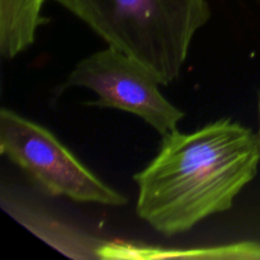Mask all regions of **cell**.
<instances>
[{
	"label": "cell",
	"mask_w": 260,
	"mask_h": 260,
	"mask_svg": "<svg viewBox=\"0 0 260 260\" xmlns=\"http://www.w3.org/2000/svg\"><path fill=\"white\" fill-rule=\"evenodd\" d=\"M162 139L156 156L134 177L137 215L161 235L187 233L229 211L258 173L256 134L230 118Z\"/></svg>",
	"instance_id": "obj_1"
},
{
	"label": "cell",
	"mask_w": 260,
	"mask_h": 260,
	"mask_svg": "<svg viewBox=\"0 0 260 260\" xmlns=\"http://www.w3.org/2000/svg\"><path fill=\"white\" fill-rule=\"evenodd\" d=\"M107 46L149 68L162 85L182 74L193 40L211 18L207 0H53Z\"/></svg>",
	"instance_id": "obj_2"
},
{
	"label": "cell",
	"mask_w": 260,
	"mask_h": 260,
	"mask_svg": "<svg viewBox=\"0 0 260 260\" xmlns=\"http://www.w3.org/2000/svg\"><path fill=\"white\" fill-rule=\"evenodd\" d=\"M0 151L48 196L111 207L127 203L52 132L8 108L0 111Z\"/></svg>",
	"instance_id": "obj_3"
},
{
	"label": "cell",
	"mask_w": 260,
	"mask_h": 260,
	"mask_svg": "<svg viewBox=\"0 0 260 260\" xmlns=\"http://www.w3.org/2000/svg\"><path fill=\"white\" fill-rule=\"evenodd\" d=\"M160 85L149 68L108 46L79 61L62 88L91 90L96 99L89 106L135 114L167 136L177 131L184 112L162 95Z\"/></svg>",
	"instance_id": "obj_4"
},
{
	"label": "cell",
	"mask_w": 260,
	"mask_h": 260,
	"mask_svg": "<svg viewBox=\"0 0 260 260\" xmlns=\"http://www.w3.org/2000/svg\"><path fill=\"white\" fill-rule=\"evenodd\" d=\"M47 0H0V53L12 60L35 43Z\"/></svg>",
	"instance_id": "obj_5"
},
{
	"label": "cell",
	"mask_w": 260,
	"mask_h": 260,
	"mask_svg": "<svg viewBox=\"0 0 260 260\" xmlns=\"http://www.w3.org/2000/svg\"><path fill=\"white\" fill-rule=\"evenodd\" d=\"M256 139H258V146H259V152H260V96H259V129L256 132Z\"/></svg>",
	"instance_id": "obj_6"
}]
</instances>
